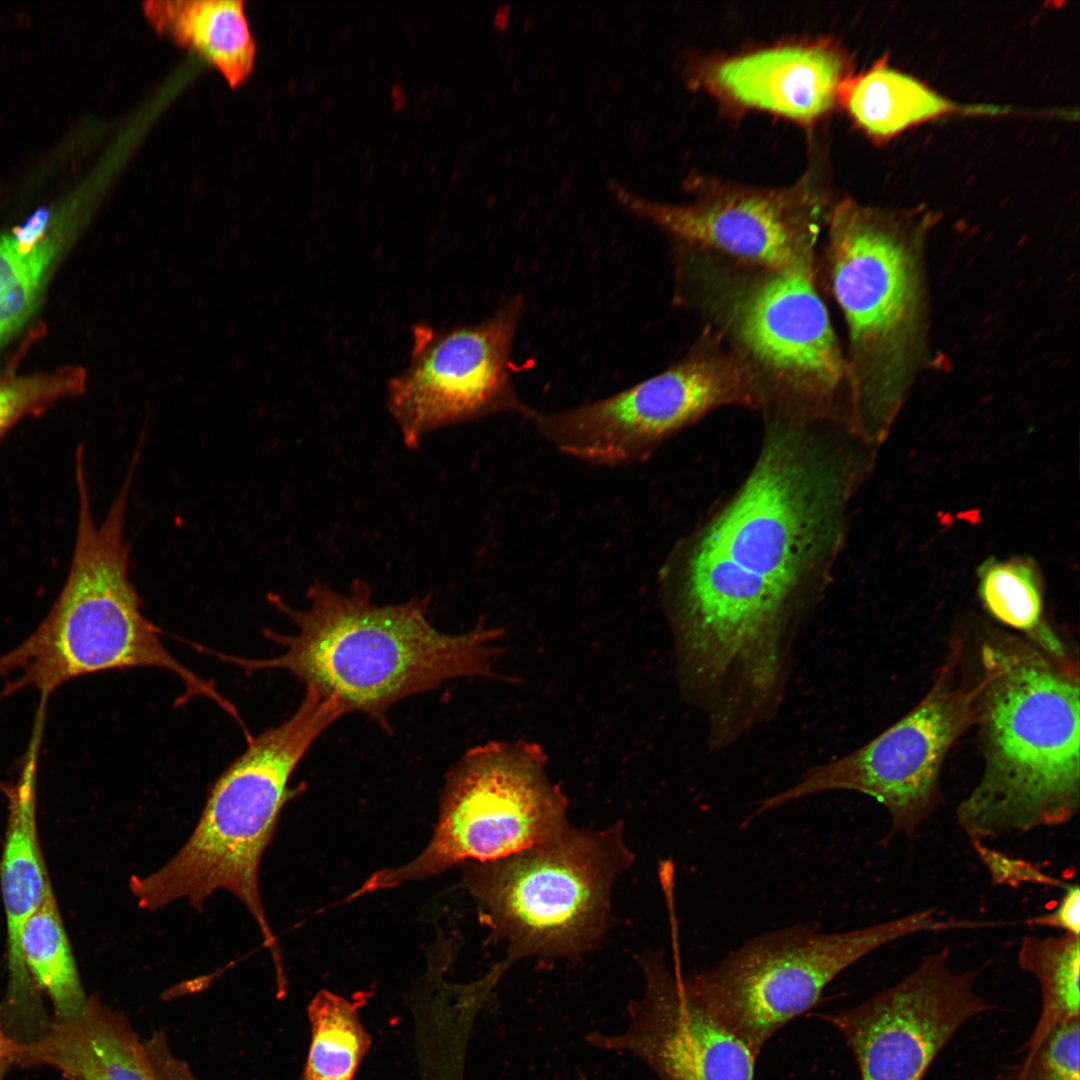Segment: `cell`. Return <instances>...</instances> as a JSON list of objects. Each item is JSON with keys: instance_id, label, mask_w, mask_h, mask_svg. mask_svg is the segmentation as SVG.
<instances>
[{"instance_id": "obj_17", "label": "cell", "mask_w": 1080, "mask_h": 1080, "mask_svg": "<svg viewBox=\"0 0 1080 1080\" xmlns=\"http://www.w3.org/2000/svg\"><path fill=\"white\" fill-rule=\"evenodd\" d=\"M37 747L30 746L18 781L7 785V827L0 859V889L7 930V989L1 1019L9 1038L29 1044L41 1038L52 1019L41 991L29 974L22 952L26 922L42 904L51 885L37 830Z\"/></svg>"}, {"instance_id": "obj_27", "label": "cell", "mask_w": 1080, "mask_h": 1080, "mask_svg": "<svg viewBox=\"0 0 1080 1080\" xmlns=\"http://www.w3.org/2000/svg\"><path fill=\"white\" fill-rule=\"evenodd\" d=\"M85 371L68 366L25 376H0V440L18 421L38 416L56 401L80 395L85 388Z\"/></svg>"}, {"instance_id": "obj_8", "label": "cell", "mask_w": 1080, "mask_h": 1080, "mask_svg": "<svg viewBox=\"0 0 1080 1080\" xmlns=\"http://www.w3.org/2000/svg\"><path fill=\"white\" fill-rule=\"evenodd\" d=\"M700 266L702 305L769 396L812 412L847 387L846 359L815 285L814 264ZM740 264V263H739Z\"/></svg>"}, {"instance_id": "obj_33", "label": "cell", "mask_w": 1080, "mask_h": 1080, "mask_svg": "<svg viewBox=\"0 0 1080 1080\" xmlns=\"http://www.w3.org/2000/svg\"><path fill=\"white\" fill-rule=\"evenodd\" d=\"M6 785H7V784H2V783H0V789H1L2 791H4V790H5V788H6Z\"/></svg>"}, {"instance_id": "obj_22", "label": "cell", "mask_w": 1080, "mask_h": 1080, "mask_svg": "<svg viewBox=\"0 0 1080 1080\" xmlns=\"http://www.w3.org/2000/svg\"><path fill=\"white\" fill-rule=\"evenodd\" d=\"M976 573L978 597L993 619L1048 655L1077 658L1045 618L1042 578L1031 559L990 557Z\"/></svg>"}, {"instance_id": "obj_30", "label": "cell", "mask_w": 1080, "mask_h": 1080, "mask_svg": "<svg viewBox=\"0 0 1080 1080\" xmlns=\"http://www.w3.org/2000/svg\"><path fill=\"white\" fill-rule=\"evenodd\" d=\"M1028 925L1060 929L1065 934L1080 935V888L1078 884H1066L1064 894L1048 913L1030 918Z\"/></svg>"}, {"instance_id": "obj_11", "label": "cell", "mask_w": 1080, "mask_h": 1080, "mask_svg": "<svg viewBox=\"0 0 1080 1080\" xmlns=\"http://www.w3.org/2000/svg\"><path fill=\"white\" fill-rule=\"evenodd\" d=\"M963 646L952 645L922 699L868 743L810 767L795 785L762 800L750 818L821 792L874 798L887 810L889 836L911 838L941 801L940 774L957 740L974 726L977 682L960 673Z\"/></svg>"}, {"instance_id": "obj_29", "label": "cell", "mask_w": 1080, "mask_h": 1080, "mask_svg": "<svg viewBox=\"0 0 1080 1080\" xmlns=\"http://www.w3.org/2000/svg\"><path fill=\"white\" fill-rule=\"evenodd\" d=\"M971 843L980 859L987 867L992 881L995 884L1015 886L1029 882L1050 886L1066 885L1060 880L1045 874L1038 864L1012 858L999 851L990 849L981 841H971Z\"/></svg>"}, {"instance_id": "obj_23", "label": "cell", "mask_w": 1080, "mask_h": 1080, "mask_svg": "<svg viewBox=\"0 0 1080 1080\" xmlns=\"http://www.w3.org/2000/svg\"><path fill=\"white\" fill-rule=\"evenodd\" d=\"M47 224L39 215L0 234V348L34 312L65 244L64 232Z\"/></svg>"}, {"instance_id": "obj_10", "label": "cell", "mask_w": 1080, "mask_h": 1080, "mask_svg": "<svg viewBox=\"0 0 1080 1080\" xmlns=\"http://www.w3.org/2000/svg\"><path fill=\"white\" fill-rule=\"evenodd\" d=\"M940 927L933 908L837 933L797 924L749 939L690 980L710 1014L757 1057L851 965L895 940Z\"/></svg>"}, {"instance_id": "obj_5", "label": "cell", "mask_w": 1080, "mask_h": 1080, "mask_svg": "<svg viewBox=\"0 0 1080 1080\" xmlns=\"http://www.w3.org/2000/svg\"><path fill=\"white\" fill-rule=\"evenodd\" d=\"M140 456L134 454L104 521H93L83 451H76L78 521L70 569L47 617L21 644L0 656L7 679L0 699L35 688L49 696L76 677L113 669L154 667L183 682L185 698L205 696L231 716L234 705L177 661L163 646L160 630L141 612L142 599L129 575L125 540L129 493Z\"/></svg>"}, {"instance_id": "obj_24", "label": "cell", "mask_w": 1080, "mask_h": 1080, "mask_svg": "<svg viewBox=\"0 0 1080 1080\" xmlns=\"http://www.w3.org/2000/svg\"><path fill=\"white\" fill-rule=\"evenodd\" d=\"M21 943L29 974L51 1001L53 1019L67 1020L80 1013L89 997L80 980L52 884L26 922Z\"/></svg>"}, {"instance_id": "obj_2", "label": "cell", "mask_w": 1080, "mask_h": 1080, "mask_svg": "<svg viewBox=\"0 0 1080 1080\" xmlns=\"http://www.w3.org/2000/svg\"><path fill=\"white\" fill-rule=\"evenodd\" d=\"M977 672L983 771L957 806L959 826L983 842L1070 822L1080 808L1078 658L997 632L982 640Z\"/></svg>"}, {"instance_id": "obj_28", "label": "cell", "mask_w": 1080, "mask_h": 1080, "mask_svg": "<svg viewBox=\"0 0 1080 1080\" xmlns=\"http://www.w3.org/2000/svg\"><path fill=\"white\" fill-rule=\"evenodd\" d=\"M1020 1062L986 1080H1080V1018L1053 1028Z\"/></svg>"}, {"instance_id": "obj_3", "label": "cell", "mask_w": 1080, "mask_h": 1080, "mask_svg": "<svg viewBox=\"0 0 1080 1080\" xmlns=\"http://www.w3.org/2000/svg\"><path fill=\"white\" fill-rule=\"evenodd\" d=\"M309 606L297 610L279 595L268 600L296 632L265 635L283 647L273 658L222 656L246 672L281 669L344 710L360 712L388 731L387 712L400 700L461 677L493 676L502 635L482 622L462 634L436 630L428 619L429 597L401 604L372 601L367 583L355 580L347 594L315 581Z\"/></svg>"}, {"instance_id": "obj_7", "label": "cell", "mask_w": 1080, "mask_h": 1080, "mask_svg": "<svg viewBox=\"0 0 1080 1080\" xmlns=\"http://www.w3.org/2000/svg\"><path fill=\"white\" fill-rule=\"evenodd\" d=\"M623 824L568 826L509 856L470 862L465 883L511 965L527 957L578 960L601 944L611 892L633 863Z\"/></svg>"}, {"instance_id": "obj_26", "label": "cell", "mask_w": 1080, "mask_h": 1080, "mask_svg": "<svg viewBox=\"0 0 1080 1080\" xmlns=\"http://www.w3.org/2000/svg\"><path fill=\"white\" fill-rule=\"evenodd\" d=\"M311 1039L300 1080H354L371 1038L357 1007L327 990L308 1006Z\"/></svg>"}, {"instance_id": "obj_16", "label": "cell", "mask_w": 1080, "mask_h": 1080, "mask_svg": "<svg viewBox=\"0 0 1080 1080\" xmlns=\"http://www.w3.org/2000/svg\"><path fill=\"white\" fill-rule=\"evenodd\" d=\"M638 962L644 990L627 1006L626 1026L586 1041L638 1058L657 1080H754L756 1057L706 1009L679 960L671 969L663 953L650 951Z\"/></svg>"}, {"instance_id": "obj_18", "label": "cell", "mask_w": 1080, "mask_h": 1080, "mask_svg": "<svg viewBox=\"0 0 1080 1080\" xmlns=\"http://www.w3.org/2000/svg\"><path fill=\"white\" fill-rule=\"evenodd\" d=\"M163 1033L142 1040L127 1017L95 996L67 1020H52L30 1044H16L14 1065L47 1066L67 1080H174Z\"/></svg>"}, {"instance_id": "obj_32", "label": "cell", "mask_w": 1080, "mask_h": 1080, "mask_svg": "<svg viewBox=\"0 0 1080 1080\" xmlns=\"http://www.w3.org/2000/svg\"><path fill=\"white\" fill-rule=\"evenodd\" d=\"M578 1076H579L578 1080H588L583 1073H579Z\"/></svg>"}, {"instance_id": "obj_9", "label": "cell", "mask_w": 1080, "mask_h": 1080, "mask_svg": "<svg viewBox=\"0 0 1080 1080\" xmlns=\"http://www.w3.org/2000/svg\"><path fill=\"white\" fill-rule=\"evenodd\" d=\"M542 748L526 741L476 746L450 770L432 838L409 862L372 874L350 898L497 860L570 826L568 801L546 773Z\"/></svg>"}, {"instance_id": "obj_12", "label": "cell", "mask_w": 1080, "mask_h": 1080, "mask_svg": "<svg viewBox=\"0 0 1080 1080\" xmlns=\"http://www.w3.org/2000/svg\"><path fill=\"white\" fill-rule=\"evenodd\" d=\"M761 402L754 376L710 337L666 370L576 408L534 414L542 437L560 452L606 466L647 458L664 440L727 404Z\"/></svg>"}, {"instance_id": "obj_20", "label": "cell", "mask_w": 1080, "mask_h": 1080, "mask_svg": "<svg viewBox=\"0 0 1080 1080\" xmlns=\"http://www.w3.org/2000/svg\"><path fill=\"white\" fill-rule=\"evenodd\" d=\"M143 12L159 34L197 52L230 86L251 74L256 44L241 0H149Z\"/></svg>"}, {"instance_id": "obj_25", "label": "cell", "mask_w": 1080, "mask_h": 1080, "mask_svg": "<svg viewBox=\"0 0 1080 1080\" xmlns=\"http://www.w3.org/2000/svg\"><path fill=\"white\" fill-rule=\"evenodd\" d=\"M1017 963L1037 980L1041 1006L1036 1024L1021 1051L1038 1044L1056 1026L1080 1018L1079 936H1024Z\"/></svg>"}, {"instance_id": "obj_6", "label": "cell", "mask_w": 1080, "mask_h": 1080, "mask_svg": "<svg viewBox=\"0 0 1080 1080\" xmlns=\"http://www.w3.org/2000/svg\"><path fill=\"white\" fill-rule=\"evenodd\" d=\"M344 715L337 700L306 688L293 715L247 740V748L211 785L190 837L160 869L134 875L129 887L139 907L156 910L186 899L200 908L226 890L248 909L276 966L278 944L265 916L258 884L260 860L273 838L297 765L315 740Z\"/></svg>"}, {"instance_id": "obj_13", "label": "cell", "mask_w": 1080, "mask_h": 1080, "mask_svg": "<svg viewBox=\"0 0 1080 1080\" xmlns=\"http://www.w3.org/2000/svg\"><path fill=\"white\" fill-rule=\"evenodd\" d=\"M525 310L510 298L488 319L436 329H412L408 367L392 377L387 407L403 442L416 449L429 432L502 412L532 417L512 378V348Z\"/></svg>"}, {"instance_id": "obj_4", "label": "cell", "mask_w": 1080, "mask_h": 1080, "mask_svg": "<svg viewBox=\"0 0 1080 1080\" xmlns=\"http://www.w3.org/2000/svg\"><path fill=\"white\" fill-rule=\"evenodd\" d=\"M935 215L844 200L827 220L830 288L848 331L847 389L879 438L929 360L925 246Z\"/></svg>"}, {"instance_id": "obj_21", "label": "cell", "mask_w": 1080, "mask_h": 1080, "mask_svg": "<svg viewBox=\"0 0 1080 1080\" xmlns=\"http://www.w3.org/2000/svg\"><path fill=\"white\" fill-rule=\"evenodd\" d=\"M838 100L871 136L889 139L962 108L918 79L879 62L840 85Z\"/></svg>"}, {"instance_id": "obj_31", "label": "cell", "mask_w": 1080, "mask_h": 1080, "mask_svg": "<svg viewBox=\"0 0 1080 1080\" xmlns=\"http://www.w3.org/2000/svg\"><path fill=\"white\" fill-rule=\"evenodd\" d=\"M13 1048L14 1042L5 1032L0 1011V1080H4L8 1069L14 1065Z\"/></svg>"}, {"instance_id": "obj_15", "label": "cell", "mask_w": 1080, "mask_h": 1080, "mask_svg": "<svg viewBox=\"0 0 1080 1080\" xmlns=\"http://www.w3.org/2000/svg\"><path fill=\"white\" fill-rule=\"evenodd\" d=\"M981 971L955 972L943 948L891 987L823 1018L850 1047L860 1080H923L959 1029L993 1009L975 990Z\"/></svg>"}, {"instance_id": "obj_14", "label": "cell", "mask_w": 1080, "mask_h": 1080, "mask_svg": "<svg viewBox=\"0 0 1080 1080\" xmlns=\"http://www.w3.org/2000/svg\"><path fill=\"white\" fill-rule=\"evenodd\" d=\"M617 202L683 243L765 269L814 264L815 245L831 210L810 175L788 188L712 184L687 204L640 197L610 184Z\"/></svg>"}, {"instance_id": "obj_1", "label": "cell", "mask_w": 1080, "mask_h": 1080, "mask_svg": "<svg viewBox=\"0 0 1080 1080\" xmlns=\"http://www.w3.org/2000/svg\"><path fill=\"white\" fill-rule=\"evenodd\" d=\"M849 472L795 433L769 436L671 585L678 667L692 682L744 696L786 684L811 581L838 536Z\"/></svg>"}, {"instance_id": "obj_19", "label": "cell", "mask_w": 1080, "mask_h": 1080, "mask_svg": "<svg viewBox=\"0 0 1080 1080\" xmlns=\"http://www.w3.org/2000/svg\"><path fill=\"white\" fill-rule=\"evenodd\" d=\"M846 70L834 48L794 45L723 60L710 68L708 80L738 104L809 122L838 100Z\"/></svg>"}]
</instances>
